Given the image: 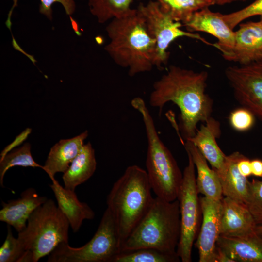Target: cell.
Wrapping results in <instances>:
<instances>
[{
	"label": "cell",
	"mask_w": 262,
	"mask_h": 262,
	"mask_svg": "<svg viewBox=\"0 0 262 262\" xmlns=\"http://www.w3.org/2000/svg\"><path fill=\"white\" fill-rule=\"evenodd\" d=\"M47 199L46 196H40L34 188H29L21 193L19 198L1 202L0 220L19 233L25 228L32 213Z\"/></svg>",
	"instance_id": "9a60e30c"
},
{
	"label": "cell",
	"mask_w": 262,
	"mask_h": 262,
	"mask_svg": "<svg viewBox=\"0 0 262 262\" xmlns=\"http://www.w3.org/2000/svg\"><path fill=\"white\" fill-rule=\"evenodd\" d=\"M216 4L219 5H223L226 4L231 3L234 2H237L239 1H245L246 0H214Z\"/></svg>",
	"instance_id": "d590c367"
},
{
	"label": "cell",
	"mask_w": 262,
	"mask_h": 262,
	"mask_svg": "<svg viewBox=\"0 0 262 262\" xmlns=\"http://www.w3.org/2000/svg\"><path fill=\"white\" fill-rule=\"evenodd\" d=\"M115 219L107 208L92 238L80 247L61 243L48 255V262H113L121 252Z\"/></svg>",
	"instance_id": "52a82bcc"
},
{
	"label": "cell",
	"mask_w": 262,
	"mask_h": 262,
	"mask_svg": "<svg viewBox=\"0 0 262 262\" xmlns=\"http://www.w3.org/2000/svg\"><path fill=\"white\" fill-rule=\"evenodd\" d=\"M255 231L259 235L262 236V225H257Z\"/></svg>",
	"instance_id": "8d00e7d4"
},
{
	"label": "cell",
	"mask_w": 262,
	"mask_h": 262,
	"mask_svg": "<svg viewBox=\"0 0 262 262\" xmlns=\"http://www.w3.org/2000/svg\"><path fill=\"white\" fill-rule=\"evenodd\" d=\"M180 233L179 201L159 197L121 246V252L150 248L176 255ZM178 255V254H177Z\"/></svg>",
	"instance_id": "277c9868"
},
{
	"label": "cell",
	"mask_w": 262,
	"mask_h": 262,
	"mask_svg": "<svg viewBox=\"0 0 262 262\" xmlns=\"http://www.w3.org/2000/svg\"><path fill=\"white\" fill-rule=\"evenodd\" d=\"M13 4L10 10L8 17L6 21L7 27L11 29V17L14 8L17 6L18 0H12ZM60 3L64 7L66 14L68 15H72L76 10V3L73 0H40L39 6V12L45 16L49 19H52V6L55 3Z\"/></svg>",
	"instance_id": "f1b7e54d"
},
{
	"label": "cell",
	"mask_w": 262,
	"mask_h": 262,
	"mask_svg": "<svg viewBox=\"0 0 262 262\" xmlns=\"http://www.w3.org/2000/svg\"><path fill=\"white\" fill-rule=\"evenodd\" d=\"M180 260L177 254H169L156 249L144 248L121 252L113 262H177Z\"/></svg>",
	"instance_id": "484cf974"
},
{
	"label": "cell",
	"mask_w": 262,
	"mask_h": 262,
	"mask_svg": "<svg viewBox=\"0 0 262 262\" xmlns=\"http://www.w3.org/2000/svg\"><path fill=\"white\" fill-rule=\"evenodd\" d=\"M109 42L105 49L118 66L132 77L154 66L156 41L149 35L136 9L113 18L106 28Z\"/></svg>",
	"instance_id": "7a4b0ae2"
},
{
	"label": "cell",
	"mask_w": 262,
	"mask_h": 262,
	"mask_svg": "<svg viewBox=\"0 0 262 262\" xmlns=\"http://www.w3.org/2000/svg\"><path fill=\"white\" fill-rule=\"evenodd\" d=\"M244 156L238 151L226 155L222 168L214 170L219 178L223 195L246 204L249 180L240 173L237 166Z\"/></svg>",
	"instance_id": "ac0fdd59"
},
{
	"label": "cell",
	"mask_w": 262,
	"mask_h": 262,
	"mask_svg": "<svg viewBox=\"0 0 262 262\" xmlns=\"http://www.w3.org/2000/svg\"><path fill=\"white\" fill-rule=\"evenodd\" d=\"M174 21L184 23L200 10L215 5L214 0H155Z\"/></svg>",
	"instance_id": "603a6c76"
},
{
	"label": "cell",
	"mask_w": 262,
	"mask_h": 262,
	"mask_svg": "<svg viewBox=\"0 0 262 262\" xmlns=\"http://www.w3.org/2000/svg\"><path fill=\"white\" fill-rule=\"evenodd\" d=\"M214 262H235L220 247L216 246L215 251Z\"/></svg>",
	"instance_id": "836d02e7"
},
{
	"label": "cell",
	"mask_w": 262,
	"mask_h": 262,
	"mask_svg": "<svg viewBox=\"0 0 262 262\" xmlns=\"http://www.w3.org/2000/svg\"><path fill=\"white\" fill-rule=\"evenodd\" d=\"M183 144L197 170L196 183L198 193L212 199L221 200L223 195L216 172L209 167L207 160L193 143L186 140Z\"/></svg>",
	"instance_id": "44dd1931"
},
{
	"label": "cell",
	"mask_w": 262,
	"mask_h": 262,
	"mask_svg": "<svg viewBox=\"0 0 262 262\" xmlns=\"http://www.w3.org/2000/svg\"><path fill=\"white\" fill-rule=\"evenodd\" d=\"M205 123L201 125L193 137L187 140L193 143L199 149L212 169L219 170L222 168L226 157L216 141L221 135L220 123L211 116Z\"/></svg>",
	"instance_id": "2e32d148"
},
{
	"label": "cell",
	"mask_w": 262,
	"mask_h": 262,
	"mask_svg": "<svg viewBox=\"0 0 262 262\" xmlns=\"http://www.w3.org/2000/svg\"><path fill=\"white\" fill-rule=\"evenodd\" d=\"M151 190L146 170L136 165L128 166L114 183L107 205L122 244L150 207L154 199Z\"/></svg>",
	"instance_id": "3957f363"
},
{
	"label": "cell",
	"mask_w": 262,
	"mask_h": 262,
	"mask_svg": "<svg viewBox=\"0 0 262 262\" xmlns=\"http://www.w3.org/2000/svg\"><path fill=\"white\" fill-rule=\"evenodd\" d=\"M257 225H262V180L249 181L248 195L246 204Z\"/></svg>",
	"instance_id": "4316f807"
},
{
	"label": "cell",
	"mask_w": 262,
	"mask_h": 262,
	"mask_svg": "<svg viewBox=\"0 0 262 262\" xmlns=\"http://www.w3.org/2000/svg\"><path fill=\"white\" fill-rule=\"evenodd\" d=\"M97 162L95 151L90 142L84 144L62 177L64 187L75 191L94 173Z\"/></svg>",
	"instance_id": "7402d4cb"
},
{
	"label": "cell",
	"mask_w": 262,
	"mask_h": 262,
	"mask_svg": "<svg viewBox=\"0 0 262 262\" xmlns=\"http://www.w3.org/2000/svg\"><path fill=\"white\" fill-rule=\"evenodd\" d=\"M88 135L87 131L72 138L61 139L50 149L43 170L51 180L58 172H65L78 154Z\"/></svg>",
	"instance_id": "ffe728a7"
},
{
	"label": "cell",
	"mask_w": 262,
	"mask_h": 262,
	"mask_svg": "<svg viewBox=\"0 0 262 262\" xmlns=\"http://www.w3.org/2000/svg\"><path fill=\"white\" fill-rule=\"evenodd\" d=\"M225 74L236 101L262 120V59L229 66Z\"/></svg>",
	"instance_id": "30bf717a"
},
{
	"label": "cell",
	"mask_w": 262,
	"mask_h": 262,
	"mask_svg": "<svg viewBox=\"0 0 262 262\" xmlns=\"http://www.w3.org/2000/svg\"><path fill=\"white\" fill-rule=\"evenodd\" d=\"M216 246L235 262H262V236L256 231L241 236L220 235Z\"/></svg>",
	"instance_id": "e0dca14e"
},
{
	"label": "cell",
	"mask_w": 262,
	"mask_h": 262,
	"mask_svg": "<svg viewBox=\"0 0 262 262\" xmlns=\"http://www.w3.org/2000/svg\"><path fill=\"white\" fill-rule=\"evenodd\" d=\"M187 154L188 164L183 172L182 182L177 198L180 206V233L177 253L182 262L192 261V249L197 235L201 211L196 167L190 154Z\"/></svg>",
	"instance_id": "ba28073f"
},
{
	"label": "cell",
	"mask_w": 262,
	"mask_h": 262,
	"mask_svg": "<svg viewBox=\"0 0 262 262\" xmlns=\"http://www.w3.org/2000/svg\"><path fill=\"white\" fill-rule=\"evenodd\" d=\"M208 77L206 71L171 65L153 83L149 104L159 109V115L167 103L176 104L180 111L179 131L185 140L196 134L199 122H205L211 116L213 104L206 93Z\"/></svg>",
	"instance_id": "6da1fadb"
},
{
	"label": "cell",
	"mask_w": 262,
	"mask_h": 262,
	"mask_svg": "<svg viewBox=\"0 0 262 262\" xmlns=\"http://www.w3.org/2000/svg\"><path fill=\"white\" fill-rule=\"evenodd\" d=\"M132 107L141 115L147 141L146 172L156 196L167 201L178 198L183 180L179 165L170 151L160 139L153 119L143 99L134 98Z\"/></svg>",
	"instance_id": "5b68a950"
},
{
	"label": "cell",
	"mask_w": 262,
	"mask_h": 262,
	"mask_svg": "<svg viewBox=\"0 0 262 262\" xmlns=\"http://www.w3.org/2000/svg\"><path fill=\"white\" fill-rule=\"evenodd\" d=\"M51 180L49 187L54 193L58 207L67 218L73 231L76 233L83 220L94 218L95 213L87 204L78 199L75 191L63 187L55 178Z\"/></svg>",
	"instance_id": "d6986e66"
},
{
	"label": "cell",
	"mask_w": 262,
	"mask_h": 262,
	"mask_svg": "<svg viewBox=\"0 0 262 262\" xmlns=\"http://www.w3.org/2000/svg\"><path fill=\"white\" fill-rule=\"evenodd\" d=\"M182 25L188 32H205L215 37L218 42L214 43V47L222 56L230 52L234 46L235 32L226 23L223 14L213 12L209 7L196 12Z\"/></svg>",
	"instance_id": "7c38bea8"
},
{
	"label": "cell",
	"mask_w": 262,
	"mask_h": 262,
	"mask_svg": "<svg viewBox=\"0 0 262 262\" xmlns=\"http://www.w3.org/2000/svg\"><path fill=\"white\" fill-rule=\"evenodd\" d=\"M69 223L54 201L47 200L31 214L18 239L34 262L49 255L61 243H68Z\"/></svg>",
	"instance_id": "8992f818"
},
{
	"label": "cell",
	"mask_w": 262,
	"mask_h": 262,
	"mask_svg": "<svg viewBox=\"0 0 262 262\" xmlns=\"http://www.w3.org/2000/svg\"><path fill=\"white\" fill-rule=\"evenodd\" d=\"M238 168L240 173L246 177H247L252 175L251 161L244 156L238 163Z\"/></svg>",
	"instance_id": "1f68e13d"
},
{
	"label": "cell",
	"mask_w": 262,
	"mask_h": 262,
	"mask_svg": "<svg viewBox=\"0 0 262 262\" xmlns=\"http://www.w3.org/2000/svg\"><path fill=\"white\" fill-rule=\"evenodd\" d=\"M31 130L29 129L27 131H25L23 133L20 134L15 140V142H13L12 144L8 146L1 152L0 154V159H2L7 153L10 152L15 146H18L27 137L28 134L30 133Z\"/></svg>",
	"instance_id": "d6a6232c"
},
{
	"label": "cell",
	"mask_w": 262,
	"mask_h": 262,
	"mask_svg": "<svg viewBox=\"0 0 262 262\" xmlns=\"http://www.w3.org/2000/svg\"><path fill=\"white\" fill-rule=\"evenodd\" d=\"M136 10L143 20L147 32L156 41L154 66L160 70L168 62V47L178 38L187 37L195 39L214 47V44L210 43L199 34L181 29L182 24L174 21L162 10L159 3L155 0H150L146 5L140 3Z\"/></svg>",
	"instance_id": "9c48e42d"
},
{
	"label": "cell",
	"mask_w": 262,
	"mask_h": 262,
	"mask_svg": "<svg viewBox=\"0 0 262 262\" xmlns=\"http://www.w3.org/2000/svg\"><path fill=\"white\" fill-rule=\"evenodd\" d=\"M11 226H7L6 239L0 248V262H17L25 250L18 238L13 236Z\"/></svg>",
	"instance_id": "83f0119b"
},
{
	"label": "cell",
	"mask_w": 262,
	"mask_h": 262,
	"mask_svg": "<svg viewBox=\"0 0 262 262\" xmlns=\"http://www.w3.org/2000/svg\"><path fill=\"white\" fill-rule=\"evenodd\" d=\"M260 19L262 21V16H260Z\"/></svg>",
	"instance_id": "74e56055"
},
{
	"label": "cell",
	"mask_w": 262,
	"mask_h": 262,
	"mask_svg": "<svg viewBox=\"0 0 262 262\" xmlns=\"http://www.w3.org/2000/svg\"><path fill=\"white\" fill-rule=\"evenodd\" d=\"M256 16H262V0H255L241 10L223 14L225 22L232 30L243 21Z\"/></svg>",
	"instance_id": "f546056e"
},
{
	"label": "cell",
	"mask_w": 262,
	"mask_h": 262,
	"mask_svg": "<svg viewBox=\"0 0 262 262\" xmlns=\"http://www.w3.org/2000/svg\"><path fill=\"white\" fill-rule=\"evenodd\" d=\"M221 201L220 235L241 236L256 231L257 225L246 204L227 196Z\"/></svg>",
	"instance_id": "5bb4252c"
},
{
	"label": "cell",
	"mask_w": 262,
	"mask_h": 262,
	"mask_svg": "<svg viewBox=\"0 0 262 262\" xmlns=\"http://www.w3.org/2000/svg\"><path fill=\"white\" fill-rule=\"evenodd\" d=\"M252 175L262 177V160L255 159L251 161Z\"/></svg>",
	"instance_id": "e575fe53"
},
{
	"label": "cell",
	"mask_w": 262,
	"mask_h": 262,
	"mask_svg": "<svg viewBox=\"0 0 262 262\" xmlns=\"http://www.w3.org/2000/svg\"><path fill=\"white\" fill-rule=\"evenodd\" d=\"M134 0H88L90 13L100 23L127 15Z\"/></svg>",
	"instance_id": "cb8c5ba5"
},
{
	"label": "cell",
	"mask_w": 262,
	"mask_h": 262,
	"mask_svg": "<svg viewBox=\"0 0 262 262\" xmlns=\"http://www.w3.org/2000/svg\"><path fill=\"white\" fill-rule=\"evenodd\" d=\"M16 166L43 169V166L34 160L31 152V145L26 143L22 147L11 150L0 159V185L1 187L4 186L3 178L7 171Z\"/></svg>",
	"instance_id": "d4e9b609"
},
{
	"label": "cell",
	"mask_w": 262,
	"mask_h": 262,
	"mask_svg": "<svg viewBox=\"0 0 262 262\" xmlns=\"http://www.w3.org/2000/svg\"><path fill=\"white\" fill-rule=\"evenodd\" d=\"M231 126L238 131L250 130L255 122V115L247 109L243 107L232 111L229 116Z\"/></svg>",
	"instance_id": "4dcf8cb0"
},
{
	"label": "cell",
	"mask_w": 262,
	"mask_h": 262,
	"mask_svg": "<svg viewBox=\"0 0 262 262\" xmlns=\"http://www.w3.org/2000/svg\"><path fill=\"white\" fill-rule=\"evenodd\" d=\"M202 222L196 246L199 253V262H214L217 240L220 235L222 205L205 196L199 198Z\"/></svg>",
	"instance_id": "8fae6325"
},
{
	"label": "cell",
	"mask_w": 262,
	"mask_h": 262,
	"mask_svg": "<svg viewBox=\"0 0 262 262\" xmlns=\"http://www.w3.org/2000/svg\"><path fill=\"white\" fill-rule=\"evenodd\" d=\"M235 32L234 46L224 59L241 65L262 59V21L241 23Z\"/></svg>",
	"instance_id": "4fadbf2b"
}]
</instances>
